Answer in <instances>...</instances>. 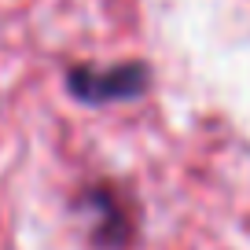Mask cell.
Wrapping results in <instances>:
<instances>
[{"mask_svg": "<svg viewBox=\"0 0 250 250\" xmlns=\"http://www.w3.org/2000/svg\"><path fill=\"white\" fill-rule=\"evenodd\" d=\"M66 88L74 100L88 103V107H103V103H129L147 96L151 88V66L140 59L110 62V66H92L81 62L66 70Z\"/></svg>", "mask_w": 250, "mask_h": 250, "instance_id": "6da1fadb", "label": "cell"}, {"mask_svg": "<svg viewBox=\"0 0 250 250\" xmlns=\"http://www.w3.org/2000/svg\"><path fill=\"white\" fill-rule=\"evenodd\" d=\"M81 210H85L88 221H92V243L114 247V250L129 243L133 221H129L122 191H114V188H88L85 199H81Z\"/></svg>", "mask_w": 250, "mask_h": 250, "instance_id": "7a4b0ae2", "label": "cell"}]
</instances>
